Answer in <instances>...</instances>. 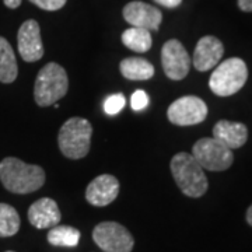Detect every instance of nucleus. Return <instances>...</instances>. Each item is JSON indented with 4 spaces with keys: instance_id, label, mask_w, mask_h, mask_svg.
<instances>
[{
    "instance_id": "f257e3e1",
    "label": "nucleus",
    "mask_w": 252,
    "mask_h": 252,
    "mask_svg": "<svg viewBox=\"0 0 252 252\" xmlns=\"http://www.w3.org/2000/svg\"><path fill=\"white\" fill-rule=\"evenodd\" d=\"M0 181L11 193L26 195L42 188L45 171L39 165L27 164L16 157H6L0 162Z\"/></svg>"
},
{
    "instance_id": "f03ea898",
    "label": "nucleus",
    "mask_w": 252,
    "mask_h": 252,
    "mask_svg": "<svg viewBox=\"0 0 252 252\" xmlns=\"http://www.w3.org/2000/svg\"><path fill=\"white\" fill-rule=\"evenodd\" d=\"M170 170L174 181L185 196L200 198L207 192L209 182L205 170L192 154L185 152L175 154L170 162Z\"/></svg>"
},
{
    "instance_id": "7ed1b4c3",
    "label": "nucleus",
    "mask_w": 252,
    "mask_h": 252,
    "mask_svg": "<svg viewBox=\"0 0 252 252\" xmlns=\"http://www.w3.org/2000/svg\"><path fill=\"white\" fill-rule=\"evenodd\" d=\"M67 90L69 79L66 70L58 63H46L36 76L34 99L39 107H49L63 98Z\"/></svg>"
},
{
    "instance_id": "20e7f679",
    "label": "nucleus",
    "mask_w": 252,
    "mask_h": 252,
    "mask_svg": "<svg viewBox=\"0 0 252 252\" xmlns=\"http://www.w3.org/2000/svg\"><path fill=\"white\" fill-rule=\"evenodd\" d=\"M93 126L84 118L67 119L58 135V144L64 157L80 160L90 152Z\"/></svg>"
},
{
    "instance_id": "39448f33",
    "label": "nucleus",
    "mask_w": 252,
    "mask_h": 252,
    "mask_svg": "<svg viewBox=\"0 0 252 252\" xmlns=\"http://www.w3.org/2000/svg\"><path fill=\"white\" fill-rule=\"evenodd\" d=\"M248 79V67L240 58H230L219 63L212 73L209 87L219 97H230L241 90Z\"/></svg>"
},
{
    "instance_id": "423d86ee",
    "label": "nucleus",
    "mask_w": 252,
    "mask_h": 252,
    "mask_svg": "<svg viewBox=\"0 0 252 252\" xmlns=\"http://www.w3.org/2000/svg\"><path fill=\"white\" fill-rule=\"evenodd\" d=\"M192 156L199 165L207 171H225L234 161L231 149L215 137L199 139L192 147Z\"/></svg>"
},
{
    "instance_id": "0eeeda50",
    "label": "nucleus",
    "mask_w": 252,
    "mask_h": 252,
    "mask_svg": "<svg viewBox=\"0 0 252 252\" xmlns=\"http://www.w3.org/2000/svg\"><path fill=\"white\" fill-rule=\"evenodd\" d=\"M93 240L104 252H130L135 245L129 230L117 221H102L95 225Z\"/></svg>"
},
{
    "instance_id": "6e6552de",
    "label": "nucleus",
    "mask_w": 252,
    "mask_h": 252,
    "mask_svg": "<svg viewBox=\"0 0 252 252\" xmlns=\"http://www.w3.org/2000/svg\"><path fill=\"white\" fill-rule=\"evenodd\" d=\"M168 121L177 126H192L203 122L207 117L205 101L195 95H185L175 99L167 111Z\"/></svg>"
},
{
    "instance_id": "1a4fd4ad",
    "label": "nucleus",
    "mask_w": 252,
    "mask_h": 252,
    "mask_svg": "<svg viewBox=\"0 0 252 252\" xmlns=\"http://www.w3.org/2000/svg\"><path fill=\"white\" fill-rule=\"evenodd\" d=\"M190 56L178 39L167 41L161 49V64L164 73L174 81L184 80L190 69Z\"/></svg>"
},
{
    "instance_id": "9d476101",
    "label": "nucleus",
    "mask_w": 252,
    "mask_h": 252,
    "mask_svg": "<svg viewBox=\"0 0 252 252\" xmlns=\"http://www.w3.org/2000/svg\"><path fill=\"white\" fill-rule=\"evenodd\" d=\"M17 46L20 56L26 62H36L44 56L41 28L35 20H27L21 24L17 34Z\"/></svg>"
},
{
    "instance_id": "9b49d317",
    "label": "nucleus",
    "mask_w": 252,
    "mask_h": 252,
    "mask_svg": "<svg viewBox=\"0 0 252 252\" xmlns=\"http://www.w3.org/2000/svg\"><path fill=\"white\" fill-rule=\"evenodd\" d=\"M124 18L132 27L157 31L162 21V13L157 7L144 1H130L124 7Z\"/></svg>"
},
{
    "instance_id": "f8f14e48",
    "label": "nucleus",
    "mask_w": 252,
    "mask_h": 252,
    "mask_svg": "<svg viewBox=\"0 0 252 252\" xmlns=\"http://www.w3.org/2000/svg\"><path fill=\"white\" fill-rule=\"evenodd\" d=\"M224 55L221 41L213 35L200 38L193 52V66L198 72H207L216 67Z\"/></svg>"
},
{
    "instance_id": "ddd939ff",
    "label": "nucleus",
    "mask_w": 252,
    "mask_h": 252,
    "mask_svg": "<svg viewBox=\"0 0 252 252\" xmlns=\"http://www.w3.org/2000/svg\"><path fill=\"white\" fill-rule=\"evenodd\" d=\"M119 193V181L109 174H102L91 181L86 189L87 202L97 207L112 203Z\"/></svg>"
},
{
    "instance_id": "4468645a",
    "label": "nucleus",
    "mask_w": 252,
    "mask_h": 252,
    "mask_svg": "<svg viewBox=\"0 0 252 252\" xmlns=\"http://www.w3.org/2000/svg\"><path fill=\"white\" fill-rule=\"evenodd\" d=\"M62 219L61 210L54 199L42 198L34 202L28 209V220L35 228H52Z\"/></svg>"
},
{
    "instance_id": "2eb2a0df",
    "label": "nucleus",
    "mask_w": 252,
    "mask_h": 252,
    "mask_svg": "<svg viewBox=\"0 0 252 252\" xmlns=\"http://www.w3.org/2000/svg\"><path fill=\"white\" fill-rule=\"evenodd\" d=\"M213 137L225 144L228 149L235 150L243 147L248 140V127L241 122L219 121L213 127Z\"/></svg>"
},
{
    "instance_id": "dca6fc26",
    "label": "nucleus",
    "mask_w": 252,
    "mask_h": 252,
    "mask_svg": "<svg viewBox=\"0 0 252 252\" xmlns=\"http://www.w3.org/2000/svg\"><path fill=\"white\" fill-rule=\"evenodd\" d=\"M119 70L127 80L144 81L154 76V66L143 58H126L119 64Z\"/></svg>"
},
{
    "instance_id": "f3484780",
    "label": "nucleus",
    "mask_w": 252,
    "mask_h": 252,
    "mask_svg": "<svg viewBox=\"0 0 252 252\" xmlns=\"http://www.w3.org/2000/svg\"><path fill=\"white\" fill-rule=\"evenodd\" d=\"M17 74L18 66L14 51L7 39L0 36V81L10 84L17 79Z\"/></svg>"
},
{
    "instance_id": "a211bd4d",
    "label": "nucleus",
    "mask_w": 252,
    "mask_h": 252,
    "mask_svg": "<svg viewBox=\"0 0 252 252\" xmlns=\"http://www.w3.org/2000/svg\"><path fill=\"white\" fill-rule=\"evenodd\" d=\"M122 44L130 51L144 54L152 48V34L146 28H127L122 34Z\"/></svg>"
},
{
    "instance_id": "6ab92c4d",
    "label": "nucleus",
    "mask_w": 252,
    "mask_h": 252,
    "mask_svg": "<svg viewBox=\"0 0 252 252\" xmlns=\"http://www.w3.org/2000/svg\"><path fill=\"white\" fill-rule=\"evenodd\" d=\"M48 243L55 247H76L80 241V231L70 225H55L48 233Z\"/></svg>"
},
{
    "instance_id": "aec40b11",
    "label": "nucleus",
    "mask_w": 252,
    "mask_h": 252,
    "mask_svg": "<svg viewBox=\"0 0 252 252\" xmlns=\"http://www.w3.org/2000/svg\"><path fill=\"white\" fill-rule=\"evenodd\" d=\"M20 223L17 210L7 203H0V238L17 234Z\"/></svg>"
},
{
    "instance_id": "412c9836",
    "label": "nucleus",
    "mask_w": 252,
    "mask_h": 252,
    "mask_svg": "<svg viewBox=\"0 0 252 252\" xmlns=\"http://www.w3.org/2000/svg\"><path fill=\"white\" fill-rule=\"evenodd\" d=\"M126 99L124 97V94H112L104 101V111H105L107 115L114 117V115H117L124 109Z\"/></svg>"
},
{
    "instance_id": "4be33fe9",
    "label": "nucleus",
    "mask_w": 252,
    "mask_h": 252,
    "mask_svg": "<svg viewBox=\"0 0 252 252\" xmlns=\"http://www.w3.org/2000/svg\"><path fill=\"white\" fill-rule=\"evenodd\" d=\"M130 105L133 111H142L149 105V95L146 94V91L137 90L133 93L132 98H130Z\"/></svg>"
},
{
    "instance_id": "5701e85b",
    "label": "nucleus",
    "mask_w": 252,
    "mask_h": 252,
    "mask_svg": "<svg viewBox=\"0 0 252 252\" xmlns=\"http://www.w3.org/2000/svg\"><path fill=\"white\" fill-rule=\"evenodd\" d=\"M30 1L38 6L39 9L46 10V11H56V10L62 9L67 0H30Z\"/></svg>"
},
{
    "instance_id": "b1692460",
    "label": "nucleus",
    "mask_w": 252,
    "mask_h": 252,
    "mask_svg": "<svg viewBox=\"0 0 252 252\" xmlns=\"http://www.w3.org/2000/svg\"><path fill=\"white\" fill-rule=\"evenodd\" d=\"M156 3L161 4L164 7H168V9H174V7H178L182 0H154Z\"/></svg>"
},
{
    "instance_id": "393cba45",
    "label": "nucleus",
    "mask_w": 252,
    "mask_h": 252,
    "mask_svg": "<svg viewBox=\"0 0 252 252\" xmlns=\"http://www.w3.org/2000/svg\"><path fill=\"white\" fill-rule=\"evenodd\" d=\"M238 7L243 11L247 13H252V0H238Z\"/></svg>"
},
{
    "instance_id": "a878e982",
    "label": "nucleus",
    "mask_w": 252,
    "mask_h": 252,
    "mask_svg": "<svg viewBox=\"0 0 252 252\" xmlns=\"http://www.w3.org/2000/svg\"><path fill=\"white\" fill-rule=\"evenodd\" d=\"M3 1L9 9H17L18 6L21 4V0H3Z\"/></svg>"
},
{
    "instance_id": "bb28decb",
    "label": "nucleus",
    "mask_w": 252,
    "mask_h": 252,
    "mask_svg": "<svg viewBox=\"0 0 252 252\" xmlns=\"http://www.w3.org/2000/svg\"><path fill=\"white\" fill-rule=\"evenodd\" d=\"M247 221H248V224L252 225V205L247 210Z\"/></svg>"
},
{
    "instance_id": "cd10ccee",
    "label": "nucleus",
    "mask_w": 252,
    "mask_h": 252,
    "mask_svg": "<svg viewBox=\"0 0 252 252\" xmlns=\"http://www.w3.org/2000/svg\"><path fill=\"white\" fill-rule=\"evenodd\" d=\"M6 252H14V251H6Z\"/></svg>"
}]
</instances>
